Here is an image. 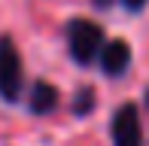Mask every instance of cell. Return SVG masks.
Segmentation results:
<instances>
[{"mask_svg": "<svg viewBox=\"0 0 149 146\" xmlns=\"http://www.w3.org/2000/svg\"><path fill=\"white\" fill-rule=\"evenodd\" d=\"M107 46V34L97 22L91 18H73L67 24V49H70V58L82 67H88L100 58V49Z\"/></svg>", "mask_w": 149, "mask_h": 146, "instance_id": "1", "label": "cell"}, {"mask_svg": "<svg viewBox=\"0 0 149 146\" xmlns=\"http://www.w3.org/2000/svg\"><path fill=\"white\" fill-rule=\"evenodd\" d=\"M24 95V67L22 55L15 49V40L9 34L0 37V101L15 104Z\"/></svg>", "mask_w": 149, "mask_h": 146, "instance_id": "2", "label": "cell"}, {"mask_svg": "<svg viewBox=\"0 0 149 146\" xmlns=\"http://www.w3.org/2000/svg\"><path fill=\"white\" fill-rule=\"evenodd\" d=\"M113 146H143V128H140V110L134 104H122L113 113Z\"/></svg>", "mask_w": 149, "mask_h": 146, "instance_id": "3", "label": "cell"}, {"mask_svg": "<svg viewBox=\"0 0 149 146\" xmlns=\"http://www.w3.org/2000/svg\"><path fill=\"white\" fill-rule=\"evenodd\" d=\"M100 67L110 79H119L125 76L128 67H131V46L125 43V40H110V43L100 49Z\"/></svg>", "mask_w": 149, "mask_h": 146, "instance_id": "4", "label": "cell"}, {"mask_svg": "<svg viewBox=\"0 0 149 146\" xmlns=\"http://www.w3.org/2000/svg\"><path fill=\"white\" fill-rule=\"evenodd\" d=\"M58 107V88L52 82H46V79H37V82H31L28 88V110L33 116H46V113H52Z\"/></svg>", "mask_w": 149, "mask_h": 146, "instance_id": "5", "label": "cell"}, {"mask_svg": "<svg viewBox=\"0 0 149 146\" xmlns=\"http://www.w3.org/2000/svg\"><path fill=\"white\" fill-rule=\"evenodd\" d=\"M91 110H94V88L91 85H82L76 91V97H73V113L76 116H88Z\"/></svg>", "mask_w": 149, "mask_h": 146, "instance_id": "6", "label": "cell"}, {"mask_svg": "<svg viewBox=\"0 0 149 146\" xmlns=\"http://www.w3.org/2000/svg\"><path fill=\"white\" fill-rule=\"evenodd\" d=\"M146 3H149V0H122V6H125L128 12H140Z\"/></svg>", "mask_w": 149, "mask_h": 146, "instance_id": "7", "label": "cell"}, {"mask_svg": "<svg viewBox=\"0 0 149 146\" xmlns=\"http://www.w3.org/2000/svg\"><path fill=\"white\" fill-rule=\"evenodd\" d=\"M94 3H97V6H110L113 0H94Z\"/></svg>", "mask_w": 149, "mask_h": 146, "instance_id": "8", "label": "cell"}]
</instances>
